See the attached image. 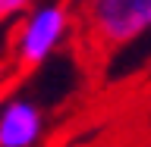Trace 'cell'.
I'll return each instance as SVG.
<instances>
[{
	"label": "cell",
	"mask_w": 151,
	"mask_h": 147,
	"mask_svg": "<svg viewBox=\"0 0 151 147\" xmlns=\"http://www.w3.org/2000/svg\"><path fill=\"white\" fill-rule=\"evenodd\" d=\"M69 31V9L63 3H44L28 13V19L19 28L16 38V60L19 66H41L44 60L54 56V50L63 44Z\"/></svg>",
	"instance_id": "cell-1"
},
{
	"label": "cell",
	"mask_w": 151,
	"mask_h": 147,
	"mask_svg": "<svg viewBox=\"0 0 151 147\" xmlns=\"http://www.w3.org/2000/svg\"><path fill=\"white\" fill-rule=\"evenodd\" d=\"M44 131V116L28 97H6L0 107V147H35Z\"/></svg>",
	"instance_id": "cell-2"
},
{
	"label": "cell",
	"mask_w": 151,
	"mask_h": 147,
	"mask_svg": "<svg viewBox=\"0 0 151 147\" xmlns=\"http://www.w3.org/2000/svg\"><path fill=\"white\" fill-rule=\"evenodd\" d=\"M28 6H32V0H0V22H3V19L19 16V13L28 9Z\"/></svg>",
	"instance_id": "cell-3"
},
{
	"label": "cell",
	"mask_w": 151,
	"mask_h": 147,
	"mask_svg": "<svg viewBox=\"0 0 151 147\" xmlns=\"http://www.w3.org/2000/svg\"><path fill=\"white\" fill-rule=\"evenodd\" d=\"M3 85H6V69L0 66V88H3Z\"/></svg>",
	"instance_id": "cell-4"
}]
</instances>
